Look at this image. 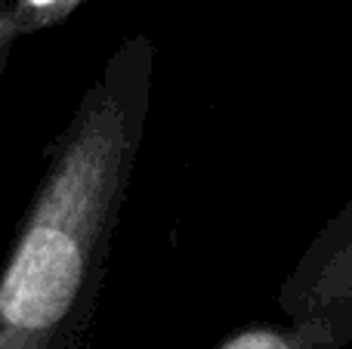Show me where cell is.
Returning <instances> with one entry per match:
<instances>
[{"mask_svg": "<svg viewBox=\"0 0 352 349\" xmlns=\"http://www.w3.org/2000/svg\"><path fill=\"white\" fill-rule=\"evenodd\" d=\"M337 337L328 322H309L303 328H250L229 337L217 349H334Z\"/></svg>", "mask_w": 352, "mask_h": 349, "instance_id": "7a4b0ae2", "label": "cell"}, {"mask_svg": "<svg viewBox=\"0 0 352 349\" xmlns=\"http://www.w3.org/2000/svg\"><path fill=\"white\" fill-rule=\"evenodd\" d=\"M133 139V105L99 84L74 117L0 278V349L56 346L109 229Z\"/></svg>", "mask_w": 352, "mask_h": 349, "instance_id": "6da1fadb", "label": "cell"}, {"mask_svg": "<svg viewBox=\"0 0 352 349\" xmlns=\"http://www.w3.org/2000/svg\"><path fill=\"white\" fill-rule=\"evenodd\" d=\"M84 0H16V10L10 12V28L37 31L53 22H62L68 12Z\"/></svg>", "mask_w": 352, "mask_h": 349, "instance_id": "3957f363", "label": "cell"}]
</instances>
